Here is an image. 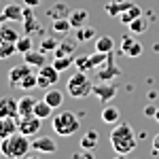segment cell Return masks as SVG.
Returning a JSON list of instances; mask_svg holds the SVG:
<instances>
[{
    "instance_id": "23",
    "label": "cell",
    "mask_w": 159,
    "mask_h": 159,
    "mask_svg": "<svg viewBox=\"0 0 159 159\" xmlns=\"http://www.w3.org/2000/svg\"><path fill=\"white\" fill-rule=\"evenodd\" d=\"M119 119H121V110L117 108V106H108V104H104V108H102V121L115 125V123H119Z\"/></svg>"
},
{
    "instance_id": "2",
    "label": "cell",
    "mask_w": 159,
    "mask_h": 159,
    "mask_svg": "<svg viewBox=\"0 0 159 159\" xmlns=\"http://www.w3.org/2000/svg\"><path fill=\"white\" fill-rule=\"evenodd\" d=\"M30 148H32V142L21 132L0 140V155L7 159H24L30 153Z\"/></svg>"
},
{
    "instance_id": "11",
    "label": "cell",
    "mask_w": 159,
    "mask_h": 159,
    "mask_svg": "<svg viewBox=\"0 0 159 159\" xmlns=\"http://www.w3.org/2000/svg\"><path fill=\"white\" fill-rule=\"evenodd\" d=\"M32 148H34L36 153L53 155V153L57 151V144H55V140H53L51 136H34V140H32Z\"/></svg>"
},
{
    "instance_id": "34",
    "label": "cell",
    "mask_w": 159,
    "mask_h": 159,
    "mask_svg": "<svg viewBox=\"0 0 159 159\" xmlns=\"http://www.w3.org/2000/svg\"><path fill=\"white\" fill-rule=\"evenodd\" d=\"M0 36L7 38V40H11V43H17V38H19V32H17L15 28H11V25L2 24V25H0Z\"/></svg>"
},
{
    "instance_id": "6",
    "label": "cell",
    "mask_w": 159,
    "mask_h": 159,
    "mask_svg": "<svg viewBox=\"0 0 159 159\" xmlns=\"http://www.w3.org/2000/svg\"><path fill=\"white\" fill-rule=\"evenodd\" d=\"M36 76H38V87H40V89H49V87H53L57 81H60V70H57L53 64L47 61L45 66L38 68Z\"/></svg>"
},
{
    "instance_id": "18",
    "label": "cell",
    "mask_w": 159,
    "mask_h": 159,
    "mask_svg": "<svg viewBox=\"0 0 159 159\" xmlns=\"http://www.w3.org/2000/svg\"><path fill=\"white\" fill-rule=\"evenodd\" d=\"M70 11H72L70 4H66V2H55L49 11H47V15H49L51 21H53V19H66V17H70Z\"/></svg>"
},
{
    "instance_id": "36",
    "label": "cell",
    "mask_w": 159,
    "mask_h": 159,
    "mask_svg": "<svg viewBox=\"0 0 159 159\" xmlns=\"http://www.w3.org/2000/svg\"><path fill=\"white\" fill-rule=\"evenodd\" d=\"M74 68L81 70V72H89V70H93L91 64H89V55H76V57H74Z\"/></svg>"
},
{
    "instance_id": "4",
    "label": "cell",
    "mask_w": 159,
    "mask_h": 159,
    "mask_svg": "<svg viewBox=\"0 0 159 159\" xmlns=\"http://www.w3.org/2000/svg\"><path fill=\"white\" fill-rule=\"evenodd\" d=\"M91 91H93V81L89 79L87 72H81V70H76V72L68 79V83H66V93L74 100L87 98Z\"/></svg>"
},
{
    "instance_id": "1",
    "label": "cell",
    "mask_w": 159,
    "mask_h": 159,
    "mask_svg": "<svg viewBox=\"0 0 159 159\" xmlns=\"http://www.w3.org/2000/svg\"><path fill=\"white\" fill-rule=\"evenodd\" d=\"M138 144V138H136L132 125L125 121L115 123V127L110 129V147L115 153H121V155H129Z\"/></svg>"
},
{
    "instance_id": "42",
    "label": "cell",
    "mask_w": 159,
    "mask_h": 159,
    "mask_svg": "<svg viewBox=\"0 0 159 159\" xmlns=\"http://www.w3.org/2000/svg\"><path fill=\"white\" fill-rule=\"evenodd\" d=\"M155 153H159V134L153 136V155Z\"/></svg>"
},
{
    "instance_id": "33",
    "label": "cell",
    "mask_w": 159,
    "mask_h": 159,
    "mask_svg": "<svg viewBox=\"0 0 159 159\" xmlns=\"http://www.w3.org/2000/svg\"><path fill=\"white\" fill-rule=\"evenodd\" d=\"M51 64H53L60 72H64V70H68L70 66H74V57H72V55H66V57H55Z\"/></svg>"
},
{
    "instance_id": "15",
    "label": "cell",
    "mask_w": 159,
    "mask_h": 159,
    "mask_svg": "<svg viewBox=\"0 0 159 159\" xmlns=\"http://www.w3.org/2000/svg\"><path fill=\"white\" fill-rule=\"evenodd\" d=\"M17 132H19V121H17V117H2V119H0V140L17 134Z\"/></svg>"
},
{
    "instance_id": "21",
    "label": "cell",
    "mask_w": 159,
    "mask_h": 159,
    "mask_svg": "<svg viewBox=\"0 0 159 159\" xmlns=\"http://www.w3.org/2000/svg\"><path fill=\"white\" fill-rule=\"evenodd\" d=\"M17 106H19V117H28V115H34V106H36V100L32 96H21L17 100Z\"/></svg>"
},
{
    "instance_id": "28",
    "label": "cell",
    "mask_w": 159,
    "mask_h": 159,
    "mask_svg": "<svg viewBox=\"0 0 159 159\" xmlns=\"http://www.w3.org/2000/svg\"><path fill=\"white\" fill-rule=\"evenodd\" d=\"M45 100L49 102L53 108H60L61 102H64V93H61L60 89H53V87H49V89H47V93H45Z\"/></svg>"
},
{
    "instance_id": "45",
    "label": "cell",
    "mask_w": 159,
    "mask_h": 159,
    "mask_svg": "<svg viewBox=\"0 0 159 159\" xmlns=\"http://www.w3.org/2000/svg\"><path fill=\"white\" fill-rule=\"evenodd\" d=\"M153 119H155V121L159 123V108H157V112H155V117H153Z\"/></svg>"
},
{
    "instance_id": "19",
    "label": "cell",
    "mask_w": 159,
    "mask_h": 159,
    "mask_svg": "<svg viewBox=\"0 0 159 159\" xmlns=\"http://www.w3.org/2000/svg\"><path fill=\"white\" fill-rule=\"evenodd\" d=\"M24 61H25V64H30L32 68H40V66L47 64V57H45V53H43L40 49H38V51L30 49L28 53H24Z\"/></svg>"
},
{
    "instance_id": "14",
    "label": "cell",
    "mask_w": 159,
    "mask_h": 159,
    "mask_svg": "<svg viewBox=\"0 0 159 159\" xmlns=\"http://www.w3.org/2000/svg\"><path fill=\"white\" fill-rule=\"evenodd\" d=\"M2 117H19V106H17V100L13 96L0 98V119Z\"/></svg>"
},
{
    "instance_id": "43",
    "label": "cell",
    "mask_w": 159,
    "mask_h": 159,
    "mask_svg": "<svg viewBox=\"0 0 159 159\" xmlns=\"http://www.w3.org/2000/svg\"><path fill=\"white\" fill-rule=\"evenodd\" d=\"M24 159H40V157H38V155H25Z\"/></svg>"
},
{
    "instance_id": "3",
    "label": "cell",
    "mask_w": 159,
    "mask_h": 159,
    "mask_svg": "<svg viewBox=\"0 0 159 159\" xmlns=\"http://www.w3.org/2000/svg\"><path fill=\"white\" fill-rule=\"evenodd\" d=\"M51 127H53V132L57 136H72L81 127V119H79V115L72 112V110H61L57 115H53Z\"/></svg>"
},
{
    "instance_id": "8",
    "label": "cell",
    "mask_w": 159,
    "mask_h": 159,
    "mask_svg": "<svg viewBox=\"0 0 159 159\" xmlns=\"http://www.w3.org/2000/svg\"><path fill=\"white\" fill-rule=\"evenodd\" d=\"M17 121H19V132L28 138H34L38 136L40 132V127H43V119L36 117V115H28V117H17Z\"/></svg>"
},
{
    "instance_id": "47",
    "label": "cell",
    "mask_w": 159,
    "mask_h": 159,
    "mask_svg": "<svg viewBox=\"0 0 159 159\" xmlns=\"http://www.w3.org/2000/svg\"><path fill=\"white\" fill-rule=\"evenodd\" d=\"M9 2H13V0H9Z\"/></svg>"
},
{
    "instance_id": "13",
    "label": "cell",
    "mask_w": 159,
    "mask_h": 159,
    "mask_svg": "<svg viewBox=\"0 0 159 159\" xmlns=\"http://www.w3.org/2000/svg\"><path fill=\"white\" fill-rule=\"evenodd\" d=\"M21 25H24V32L30 34V36L36 34V32H43V25H40L38 17L34 15V11L30 7H25V17H24V21H21Z\"/></svg>"
},
{
    "instance_id": "17",
    "label": "cell",
    "mask_w": 159,
    "mask_h": 159,
    "mask_svg": "<svg viewBox=\"0 0 159 159\" xmlns=\"http://www.w3.org/2000/svg\"><path fill=\"white\" fill-rule=\"evenodd\" d=\"M76 45H79V40H76V38H64L60 45H57V49L53 51V55H55V57H66V55H72L74 49H76Z\"/></svg>"
},
{
    "instance_id": "37",
    "label": "cell",
    "mask_w": 159,
    "mask_h": 159,
    "mask_svg": "<svg viewBox=\"0 0 159 159\" xmlns=\"http://www.w3.org/2000/svg\"><path fill=\"white\" fill-rule=\"evenodd\" d=\"M19 87H21L24 91H30V89L38 87V76H36V72H30L24 81H21V85H19Z\"/></svg>"
},
{
    "instance_id": "10",
    "label": "cell",
    "mask_w": 159,
    "mask_h": 159,
    "mask_svg": "<svg viewBox=\"0 0 159 159\" xmlns=\"http://www.w3.org/2000/svg\"><path fill=\"white\" fill-rule=\"evenodd\" d=\"M32 72V66L30 64H17V66H13L11 70H9V85L11 87H19L21 85V81H24L28 74Z\"/></svg>"
},
{
    "instance_id": "5",
    "label": "cell",
    "mask_w": 159,
    "mask_h": 159,
    "mask_svg": "<svg viewBox=\"0 0 159 159\" xmlns=\"http://www.w3.org/2000/svg\"><path fill=\"white\" fill-rule=\"evenodd\" d=\"M123 74V70L117 66V61H115V53L110 51L108 57L104 64H100L98 68L93 70V76L98 79V81H115V79H119Z\"/></svg>"
},
{
    "instance_id": "27",
    "label": "cell",
    "mask_w": 159,
    "mask_h": 159,
    "mask_svg": "<svg viewBox=\"0 0 159 159\" xmlns=\"http://www.w3.org/2000/svg\"><path fill=\"white\" fill-rule=\"evenodd\" d=\"M17 53V47H15V43L11 40H7V38L0 36V60H9Z\"/></svg>"
},
{
    "instance_id": "26",
    "label": "cell",
    "mask_w": 159,
    "mask_h": 159,
    "mask_svg": "<svg viewBox=\"0 0 159 159\" xmlns=\"http://www.w3.org/2000/svg\"><path fill=\"white\" fill-rule=\"evenodd\" d=\"M74 38L79 40V43H87L89 38H96V28H91V25H81V28H74Z\"/></svg>"
},
{
    "instance_id": "44",
    "label": "cell",
    "mask_w": 159,
    "mask_h": 159,
    "mask_svg": "<svg viewBox=\"0 0 159 159\" xmlns=\"http://www.w3.org/2000/svg\"><path fill=\"white\" fill-rule=\"evenodd\" d=\"M115 159H127V155H121V153H117V157Z\"/></svg>"
},
{
    "instance_id": "39",
    "label": "cell",
    "mask_w": 159,
    "mask_h": 159,
    "mask_svg": "<svg viewBox=\"0 0 159 159\" xmlns=\"http://www.w3.org/2000/svg\"><path fill=\"white\" fill-rule=\"evenodd\" d=\"M72 159H96V157H93V151H89V148H81V151L72 153Z\"/></svg>"
},
{
    "instance_id": "32",
    "label": "cell",
    "mask_w": 159,
    "mask_h": 159,
    "mask_svg": "<svg viewBox=\"0 0 159 159\" xmlns=\"http://www.w3.org/2000/svg\"><path fill=\"white\" fill-rule=\"evenodd\" d=\"M127 30H129V34H142V32L148 30V24L142 19V17H138V19H134L132 24L127 25Z\"/></svg>"
},
{
    "instance_id": "30",
    "label": "cell",
    "mask_w": 159,
    "mask_h": 159,
    "mask_svg": "<svg viewBox=\"0 0 159 159\" xmlns=\"http://www.w3.org/2000/svg\"><path fill=\"white\" fill-rule=\"evenodd\" d=\"M115 49V40L110 36H98L96 40V51H104V53H110Z\"/></svg>"
},
{
    "instance_id": "7",
    "label": "cell",
    "mask_w": 159,
    "mask_h": 159,
    "mask_svg": "<svg viewBox=\"0 0 159 159\" xmlns=\"http://www.w3.org/2000/svg\"><path fill=\"white\" fill-rule=\"evenodd\" d=\"M91 93H93L102 104H106V102H110L112 98H117L119 87L115 85L112 81H98V83H93V91H91Z\"/></svg>"
},
{
    "instance_id": "41",
    "label": "cell",
    "mask_w": 159,
    "mask_h": 159,
    "mask_svg": "<svg viewBox=\"0 0 159 159\" xmlns=\"http://www.w3.org/2000/svg\"><path fill=\"white\" fill-rule=\"evenodd\" d=\"M40 2H43V0H24V4H25V7H30V9H36Z\"/></svg>"
},
{
    "instance_id": "16",
    "label": "cell",
    "mask_w": 159,
    "mask_h": 159,
    "mask_svg": "<svg viewBox=\"0 0 159 159\" xmlns=\"http://www.w3.org/2000/svg\"><path fill=\"white\" fill-rule=\"evenodd\" d=\"M132 4H134L132 0H110V2H106L104 11H106V15H110V17H119L125 9H129Z\"/></svg>"
},
{
    "instance_id": "31",
    "label": "cell",
    "mask_w": 159,
    "mask_h": 159,
    "mask_svg": "<svg viewBox=\"0 0 159 159\" xmlns=\"http://www.w3.org/2000/svg\"><path fill=\"white\" fill-rule=\"evenodd\" d=\"M32 36L30 34H24V36L17 38V43H15V47H17V53H28V51L32 49Z\"/></svg>"
},
{
    "instance_id": "22",
    "label": "cell",
    "mask_w": 159,
    "mask_h": 159,
    "mask_svg": "<svg viewBox=\"0 0 159 159\" xmlns=\"http://www.w3.org/2000/svg\"><path fill=\"white\" fill-rule=\"evenodd\" d=\"M138 17H142V9H140V7L134 2L129 9H125V11L119 15V21H121V24H125V25H129L134 19H138Z\"/></svg>"
},
{
    "instance_id": "46",
    "label": "cell",
    "mask_w": 159,
    "mask_h": 159,
    "mask_svg": "<svg viewBox=\"0 0 159 159\" xmlns=\"http://www.w3.org/2000/svg\"><path fill=\"white\" fill-rule=\"evenodd\" d=\"M2 24H4V21H2V17H0V25H2Z\"/></svg>"
},
{
    "instance_id": "12",
    "label": "cell",
    "mask_w": 159,
    "mask_h": 159,
    "mask_svg": "<svg viewBox=\"0 0 159 159\" xmlns=\"http://www.w3.org/2000/svg\"><path fill=\"white\" fill-rule=\"evenodd\" d=\"M142 51H144V47H142L138 40H134L129 34H125V36L121 38V53H125L127 57H140Z\"/></svg>"
},
{
    "instance_id": "24",
    "label": "cell",
    "mask_w": 159,
    "mask_h": 159,
    "mask_svg": "<svg viewBox=\"0 0 159 159\" xmlns=\"http://www.w3.org/2000/svg\"><path fill=\"white\" fill-rule=\"evenodd\" d=\"M68 19H70L72 28H81V25L87 24V19H89V11H85V9H72Z\"/></svg>"
},
{
    "instance_id": "35",
    "label": "cell",
    "mask_w": 159,
    "mask_h": 159,
    "mask_svg": "<svg viewBox=\"0 0 159 159\" xmlns=\"http://www.w3.org/2000/svg\"><path fill=\"white\" fill-rule=\"evenodd\" d=\"M57 40L55 38H51V36H45L43 40H40V45H38V49L43 51V53H53V51L57 49Z\"/></svg>"
},
{
    "instance_id": "9",
    "label": "cell",
    "mask_w": 159,
    "mask_h": 159,
    "mask_svg": "<svg viewBox=\"0 0 159 159\" xmlns=\"http://www.w3.org/2000/svg\"><path fill=\"white\" fill-rule=\"evenodd\" d=\"M0 17H2V21H24V17H25V7H21V4H15V0H13V2H9V4L2 9Z\"/></svg>"
},
{
    "instance_id": "40",
    "label": "cell",
    "mask_w": 159,
    "mask_h": 159,
    "mask_svg": "<svg viewBox=\"0 0 159 159\" xmlns=\"http://www.w3.org/2000/svg\"><path fill=\"white\" fill-rule=\"evenodd\" d=\"M155 112H157V106H153V104L144 106V115H147V117H155Z\"/></svg>"
},
{
    "instance_id": "25",
    "label": "cell",
    "mask_w": 159,
    "mask_h": 159,
    "mask_svg": "<svg viewBox=\"0 0 159 159\" xmlns=\"http://www.w3.org/2000/svg\"><path fill=\"white\" fill-rule=\"evenodd\" d=\"M53 110L55 108H53L45 98L36 100V106H34V115H36V117H40V119H49L51 115H53Z\"/></svg>"
},
{
    "instance_id": "20",
    "label": "cell",
    "mask_w": 159,
    "mask_h": 159,
    "mask_svg": "<svg viewBox=\"0 0 159 159\" xmlns=\"http://www.w3.org/2000/svg\"><path fill=\"white\" fill-rule=\"evenodd\" d=\"M100 142V134L98 129H87L85 134H83V138H81V142H79V147L81 148H89V151H93V148L98 147Z\"/></svg>"
},
{
    "instance_id": "29",
    "label": "cell",
    "mask_w": 159,
    "mask_h": 159,
    "mask_svg": "<svg viewBox=\"0 0 159 159\" xmlns=\"http://www.w3.org/2000/svg\"><path fill=\"white\" fill-rule=\"evenodd\" d=\"M51 30H53L55 34H68L70 30H74V28H72V24H70V19L66 17V19H53Z\"/></svg>"
},
{
    "instance_id": "38",
    "label": "cell",
    "mask_w": 159,
    "mask_h": 159,
    "mask_svg": "<svg viewBox=\"0 0 159 159\" xmlns=\"http://www.w3.org/2000/svg\"><path fill=\"white\" fill-rule=\"evenodd\" d=\"M106 57H108V53H104V51H96L93 55H89V64H91V68L96 70L100 64H104V61H106Z\"/></svg>"
}]
</instances>
